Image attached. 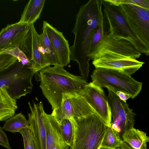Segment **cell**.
I'll list each match as a JSON object with an SVG mask.
<instances>
[{
  "instance_id": "cell-7",
  "label": "cell",
  "mask_w": 149,
  "mask_h": 149,
  "mask_svg": "<svg viewBox=\"0 0 149 149\" xmlns=\"http://www.w3.org/2000/svg\"><path fill=\"white\" fill-rule=\"evenodd\" d=\"M31 25L18 22L3 28L0 32V54L18 47L31 55Z\"/></svg>"
},
{
  "instance_id": "cell-11",
  "label": "cell",
  "mask_w": 149,
  "mask_h": 149,
  "mask_svg": "<svg viewBox=\"0 0 149 149\" xmlns=\"http://www.w3.org/2000/svg\"><path fill=\"white\" fill-rule=\"evenodd\" d=\"M79 94L85 99L105 124L111 126L110 110L107 97L102 88L91 82Z\"/></svg>"
},
{
  "instance_id": "cell-29",
  "label": "cell",
  "mask_w": 149,
  "mask_h": 149,
  "mask_svg": "<svg viewBox=\"0 0 149 149\" xmlns=\"http://www.w3.org/2000/svg\"><path fill=\"white\" fill-rule=\"evenodd\" d=\"M0 145L8 149H12L10 145L7 136L0 126Z\"/></svg>"
},
{
  "instance_id": "cell-31",
  "label": "cell",
  "mask_w": 149,
  "mask_h": 149,
  "mask_svg": "<svg viewBox=\"0 0 149 149\" xmlns=\"http://www.w3.org/2000/svg\"><path fill=\"white\" fill-rule=\"evenodd\" d=\"M116 149H133L126 143L123 141L120 146Z\"/></svg>"
},
{
  "instance_id": "cell-12",
  "label": "cell",
  "mask_w": 149,
  "mask_h": 149,
  "mask_svg": "<svg viewBox=\"0 0 149 149\" xmlns=\"http://www.w3.org/2000/svg\"><path fill=\"white\" fill-rule=\"evenodd\" d=\"M30 112L28 114L29 128L32 134L35 149H46V131L42 103L28 102Z\"/></svg>"
},
{
  "instance_id": "cell-1",
  "label": "cell",
  "mask_w": 149,
  "mask_h": 149,
  "mask_svg": "<svg viewBox=\"0 0 149 149\" xmlns=\"http://www.w3.org/2000/svg\"><path fill=\"white\" fill-rule=\"evenodd\" d=\"M102 0H90L81 6L76 15L72 32L74 35L70 48V60L78 64L81 76L87 81L89 71L90 47L92 36L103 19Z\"/></svg>"
},
{
  "instance_id": "cell-21",
  "label": "cell",
  "mask_w": 149,
  "mask_h": 149,
  "mask_svg": "<svg viewBox=\"0 0 149 149\" xmlns=\"http://www.w3.org/2000/svg\"><path fill=\"white\" fill-rule=\"evenodd\" d=\"M123 141L118 134L111 126H107L100 148L116 149L119 147Z\"/></svg>"
},
{
  "instance_id": "cell-14",
  "label": "cell",
  "mask_w": 149,
  "mask_h": 149,
  "mask_svg": "<svg viewBox=\"0 0 149 149\" xmlns=\"http://www.w3.org/2000/svg\"><path fill=\"white\" fill-rule=\"evenodd\" d=\"M43 26L52 44L58 65L63 67L66 66L70 61V51L68 41L62 32L47 22H43Z\"/></svg>"
},
{
  "instance_id": "cell-24",
  "label": "cell",
  "mask_w": 149,
  "mask_h": 149,
  "mask_svg": "<svg viewBox=\"0 0 149 149\" xmlns=\"http://www.w3.org/2000/svg\"><path fill=\"white\" fill-rule=\"evenodd\" d=\"M10 54L16 58L24 66H29L31 65L30 59L19 48H15L2 53Z\"/></svg>"
},
{
  "instance_id": "cell-4",
  "label": "cell",
  "mask_w": 149,
  "mask_h": 149,
  "mask_svg": "<svg viewBox=\"0 0 149 149\" xmlns=\"http://www.w3.org/2000/svg\"><path fill=\"white\" fill-rule=\"evenodd\" d=\"M93 84L102 88L108 87L115 92L121 91L130 95L134 99L140 92L142 82L138 81L122 72L112 69L99 68L91 75Z\"/></svg>"
},
{
  "instance_id": "cell-3",
  "label": "cell",
  "mask_w": 149,
  "mask_h": 149,
  "mask_svg": "<svg viewBox=\"0 0 149 149\" xmlns=\"http://www.w3.org/2000/svg\"><path fill=\"white\" fill-rule=\"evenodd\" d=\"M74 130L69 149H100L107 125L95 112L71 120Z\"/></svg>"
},
{
  "instance_id": "cell-26",
  "label": "cell",
  "mask_w": 149,
  "mask_h": 149,
  "mask_svg": "<svg viewBox=\"0 0 149 149\" xmlns=\"http://www.w3.org/2000/svg\"><path fill=\"white\" fill-rule=\"evenodd\" d=\"M22 135L24 141V149H35L33 138L29 128L23 129L19 132Z\"/></svg>"
},
{
  "instance_id": "cell-25",
  "label": "cell",
  "mask_w": 149,
  "mask_h": 149,
  "mask_svg": "<svg viewBox=\"0 0 149 149\" xmlns=\"http://www.w3.org/2000/svg\"><path fill=\"white\" fill-rule=\"evenodd\" d=\"M17 61L15 57L10 54H0V72L13 65Z\"/></svg>"
},
{
  "instance_id": "cell-5",
  "label": "cell",
  "mask_w": 149,
  "mask_h": 149,
  "mask_svg": "<svg viewBox=\"0 0 149 149\" xmlns=\"http://www.w3.org/2000/svg\"><path fill=\"white\" fill-rule=\"evenodd\" d=\"M129 27L143 49L149 54V10L130 3L119 5Z\"/></svg>"
},
{
  "instance_id": "cell-10",
  "label": "cell",
  "mask_w": 149,
  "mask_h": 149,
  "mask_svg": "<svg viewBox=\"0 0 149 149\" xmlns=\"http://www.w3.org/2000/svg\"><path fill=\"white\" fill-rule=\"evenodd\" d=\"M95 111L85 99L78 94L63 95L60 106L53 110L52 114L58 122L86 116Z\"/></svg>"
},
{
  "instance_id": "cell-13",
  "label": "cell",
  "mask_w": 149,
  "mask_h": 149,
  "mask_svg": "<svg viewBox=\"0 0 149 149\" xmlns=\"http://www.w3.org/2000/svg\"><path fill=\"white\" fill-rule=\"evenodd\" d=\"M92 61V64L95 68H102L116 70L130 76L145 63L136 59L114 55H104Z\"/></svg>"
},
{
  "instance_id": "cell-18",
  "label": "cell",
  "mask_w": 149,
  "mask_h": 149,
  "mask_svg": "<svg viewBox=\"0 0 149 149\" xmlns=\"http://www.w3.org/2000/svg\"><path fill=\"white\" fill-rule=\"evenodd\" d=\"M45 0H30L21 15L19 23L31 25L39 18L43 10Z\"/></svg>"
},
{
  "instance_id": "cell-28",
  "label": "cell",
  "mask_w": 149,
  "mask_h": 149,
  "mask_svg": "<svg viewBox=\"0 0 149 149\" xmlns=\"http://www.w3.org/2000/svg\"><path fill=\"white\" fill-rule=\"evenodd\" d=\"M122 3H133L149 10V0H121Z\"/></svg>"
},
{
  "instance_id": "cell-17",
  "label": "cell",
  "mask_w": 149,
  "mask_h": 149,
  "mask_svg": "<svg viewBox=\"0 0 149 149\" xmlns=\"http://www.w3.org/2000/svg\"><path fill=\"white\" fill-rule=\"evenodd\" d=\"M121 139L133 149H147L149 141V137L145 132L134 127L125 132Z\"/></svg>"
},
{
  "instance_id": "cell-30",
  "label": "cell",
  "mask_w": 149,
  "mask_h": 149,
  "mask_svg": "<svg viewBox=\"0 0 149 149\" xmlns=\"http://www.w3.org/2000/svg\"><path fill=\"white\" fill-rule=\"evenodd\" d=\"M115 93L120 100L125 102L127 100L131 98L130 95L121 91H117Z\"/></svg>"
},
{
  "instance_id": "cell-22",
  "label": "cell",
  "mask_w": 149,
  "mask_h": 149,
  "mask_svg": "<svg viewBox=\"0 0 149 149\" xmlns=\"http://www.w3.org/2000/svg\"><path fill=\"white\" fill-rule=\"evenodd\" d=\"M41 42L47 56V60L51 65H58L57 59L51 42L42 26V32L39 35Z\"/></svg>"
},
{
  "instance_id": "cell-23",
  "label": "cell",
  "mask_w": 149,
  "mask_h": 149,
  "mask_svg": "<svg viewBox=\"0 0 149 149\" xmlns=\"http://www.w3.org/2000/svg\"><path fill=\"white\" fill-rule=\"evenodd\" d=\"M58 123L66 143L70 147L72 143L74 136L73 127L71 120L64 119Z\"/></svg>"
},
{
  "instance_id": "cell-6",
  "label": "cell",
  "mask_w": 149,
  "mask_h": 149,
  "mask_svg": "<svg viewBox=\"0 0 149 149\" xmlns=\"http://www.w3.org/2000/svg\"><path fill=\"white\" fill-rule=\"evenodd\" d=\"M106 55L136 59L140 57L141 53L127 38L108 33L104 34L91 52L90 56L93 60Z\"/></svg>"
},
{
  "instance_id": "cell-2",
  "label": "cell",
  "mask_w": 149,
  "mask_h": 149,
  "mask_svg": "<svg viewBox=\"0 0 149 149\" xmlns=\"http://www.w3.org/2000/svg\"><path fill=\"white\" fill-rule=\"evenodd\" d=\"M39 72L40 87L53 110L60 106L63 95L79 94L88 83L81 76L71 74L59 65L49 66Z\"/></svg>"
},
{
  "instance_id": "cell-15",
  "label": "cell",
  "mask_w": 149,
  "mask_h": 149,
  "mask_svg": "<svg viewBox=\"0 0 149 149\" xmlns=\"http://www.w3.org/2000/svg\"><path fill=\"white\" fill-rule=\"evenodd\" d=\"M43 115L46 131V149H69L60 126L53 116L45 112Z\"/></svg>"
},
{
  "instance_id": "cell-19",
  "label": "cell",
  "mask_w": 149,
  "mask_h": 149,
  "mask_svg": "<svg viewBox=\"0 0 149 149\" xmlns=\"http://www.w3.org/2000/svg\"><path fill=\"white\" fill-rule=\"evenodd\" d=\"M17 106L16 100L9 95L5 87L0 88V121L13 116Z\"/></svg>"
},
{
  "instance_id": "cell-16",
  "label": "cell",
  "mask_w": 149,
  "mask_h": 149,
  "mask_svg": "<svg viewBox=\"0 0 149 149\" xmlns=\"http://www.w3.org/2000/svg\"><path fill=\"white\" fill-rule=\"evenodd\" d=\"M31 65L28 68L35 74L50 65L41 52L39 45L40 36L34 24H31Z\"/></svg>"
},
{
  "instance_id": "cell-9",
  "label": "cell",
  "mask_w": 149,
  "mask_h": 149,
  "mask_svg": "<svg viewBox=\"0 0 149 149\" xmlns=\"http://www.w3.org/2000/svg\"><path fill=\"white\" fill-rule=\"evenodd\" d=\"M102 0L103 13L109 26L108 33L125 38L132 42L141 53L145 52L129 27L119 6Z\"/></svg>"
},
{
  "instance_id": "cell-20",
  "label": "cell",
  "mask_w": 149,
  "mask_h": 149,
  "mask_svg": "<svg viewBox=\"0 0 149 149\" xmlns=\"http://www.w3.org/2000/svg\"><path fill=\"white\" fill-rule=\"evenodd\" d=\"M26 128H29V121L22 113L14 115L5 120L2 127L5 130L12 133L19 132Z\"/></svg>"
},
{
  "instance_id": "cell-8",
  "label": "cell",
  "mask_w": 149,
  "mask_h": 149,
  "mask_svg": "<svg viewBox=\"0 0 149 149\" xmlns=\"http://www.w3.org/2000/svg\"><path fill=\"white\" fill-rule=\"evenodd\" d=\"M106 88L108 91L107 98L111 112L110 126L121 138L125 132L134 127L136 114L126 102L120 100L113 91L108 87Z\"/></svg>"
},
{
  "instance_id": "cell-32",
  "label": "cell",
  "mask_w": 149,
  "mask_h": 149,
  "mask_svg": "<svg viewBox=\"0 0 149 149\" xmlns=\"http://www.w3.org/2000/svg\"><path fill=\"white\" fill-rule=\"evenodd\" d=\"M100 149H105V148H100Z\"/></svg>"
},
{
  "instance_id": "cell-27",
  "label": "cell",
  "mask_w": 149,
  "mask_h": 149,
  "mask_svg": "<svg viewBox=\"0 0 149 149\" xmlns=\"http://www.w3.org/2000/svg\"><path fill=\"white\" fill-rule=\"evenodd\" d=\"M103 22V19L101 21L92 36L90 47V53L105 34Z\"/></svg>"
}]
</instances>
